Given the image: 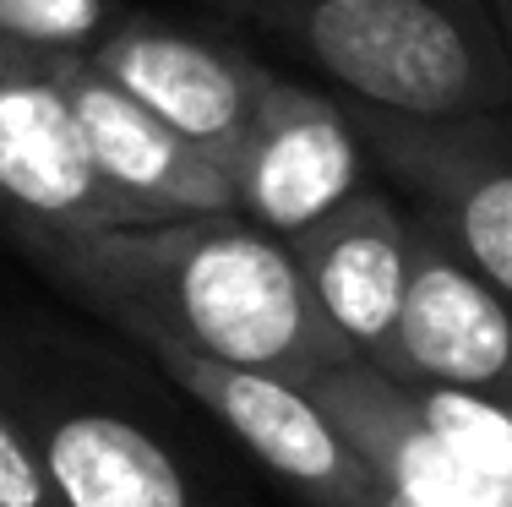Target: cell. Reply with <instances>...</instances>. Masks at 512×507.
<instances>
[{
	"instance_id": "6da1fadb",
	"label": "cell",
	"mask_w": 512,
	"mask_h": 507,
	"mask_svg": "<svg viewBox=\"0 0 512 507\" xmlns=\"http://www.w3.org/2000/svg\"><path fill=\"white\" fill-rule=\"evenodd\" d=\"M6 224L28 262L120 322L137 344L169 338L295 388L338 360H355V349L322 317L289 240L246 224L240 213L115 229Z\"/></svg>"
},
{
	"instance_id": "7a4b0ae2",
	"label": "cell",
	"mask_w": 512,
	"mask_h": 507,
	"mask_svg": "<svg viewBox=\"0 0 512 507\" xmlns=\"http://www.w3.org/2000/svg\"><path fill=\"white\" fill-rule=\"evenodd\" d=\"M349 99L398 115H496L512 50L469 0H240Z\"/></svg>"
},
{
	"instance_id": "3957f363",
	"label": "cell",
	"mask_w": 512,
	"mask_h": 507,
	"mask_svg": "<svg viewBox=\"0 0 512 507\" xmlns=\"http://www.w3.org/2000/svg\"><path fill=\"white\" fill-rule=\"evenodd\" d=\"M365 159L382 164L420 202L474 273L512 300V126L496 115H398L382 104H344Z\"/></svg>"
},
{
	"instance_id": "277c9868",
	"label": "cell",
	"mask_w": 512,
	"mask_h": 507,
	"mask_svg": "<svg viewBox=\"0 0 512 507\" xmlns=\"http://www.w3.org/2000/svg\"><path fill=\"white\" fill-rule=\"evenodd\" d=\"M50 60L109 197L131 213V224L240 213L229 169L186 142L169 120H158L142 99H131L115 77H104L88 50H50Z\"/></svg>"
},
{
	"instance_id": "5b68a950",
	"label": "cell",
	"mask_w": 512,
	"mask_h": 507,
	"mask_svg": "<svg viewBox=\"0 0 512 507\" xmlns=\"http://www.w3.org/2000/svg\"><path fill=\"white\" fill-rule=\"evenodd\" d=\"M0 213L50 229L131 224L93 164L50 50L17 39H0Z\"/></svg>"
},
{
	"instance_id": "8992f818",
	"label": "cell",
	"mask_w": 512,
	"mask_h": 507,
	"mask_svg": "<svg viewBox=\"0 0 512 507\" xmlns=\"http://www.w3.org/2000/svg\"><path fill=\"white\" fill-rule=\"evenodd\" d=\"M153 360L180 382L202 409H213L273 475H284L311 507H365L376 491V469L344 442V431L327 420L306 388L284 377H267L251 366H224L186 344L153 338Z\"/></svg>"
},
{
	"instance_id": "52a82bcc",
	"label": "cell",
	"mask_w": 512,
	"mask_h": 507,
	"mask_svg": "<svg viewBox=\"0 0 512 507\" xmlns=\"http://www.w3.org/2000/svg\"><path fill=\"white\" fill-rule=\"evenodd\" d=\"M224 169L235 180L240 219L295 240L365 186V148L344 104L316 99L300 82L267 71L256 115Z\"/></svg>"
},
{
	"instance_id": "ba28073f",
	"label": "cell",
	"mask_w": 512,
	"mask_h": 507,
	"mask_svg": "<svg viewBox=\"0 0 512 507\" xmlns=\"http://www.w3.org/2000/svg\"><path fill=\"white\" fill-rule=\"evenodd\" d=\"M387 377L404 388L442 382L512 398V300L420 213L409 229V284Z\"/></svg>"
},
{
	"instance_id": "9c48e42d",
	"label": "cell",
	"mask_w": 512,
	"mask_h": 507,
	"mask_svg": "<svg viewBox=\"0 0 512 507\" xmlns=\"http://www.w3.org/2000/svg\"><path fill=\"white\" fill-rule=\"evenodd\" d=\"M88 55L104 77H115L131 99H142L158 120H169L218 164L235 159L267 82V66L148 17L109 28Z\"/></svg>"
},
{
	"instance_id": "30bf717a",
	"label": "cell",
	"mask_w": 512,
	"mask_h": 507,
	"mask_svg": "<svg viewBox=\"0 0 512 507\" xmlns=\"http://www.w3.org/2000/svg\"><path fill=\"white\" fill-rule=\"evenodd\" d=\"M409 229L414 219L404 208H393L382 191L360 186L355 197H344L333 213H322L311 229L289 240L322 317L376 371H387V360H393L409 284Z\"/></svg>"
},
{
	"instance_id": "8fae6325",
	"label": "cell",
	"mask_w": 512,
	"mask_h": 507,
	"mask_svg": "<svg viewBox=\"0 0 512 507\" xmlns=\"http://www.w3.org/2000/svg\"><path fill=\"white\" fill-rule=\"evenodd\" d=\"M306 393L327 409V420L344 431L349 448L376 469V480H387L414 507H512V480L463 464L420 420L409 393L371 360L355 355L316 371Z\"/></svg>"
},
{
	"instance_id": "7c38bea8",
	"label": "cell",
	"mask_w": 512,
	"mask_h": 507,
	"mask_svg": "<svg viewBox=\"0 0 512 507\" xmlns=\"http://www.w3.org/2000/svg\"><path fill=\"white\" fill-rule=\"evenodd\" d=\"M60 507H191V486L142 426L120 415H60L44 431Z\"/></svg>"
},
{
	"instance_id": "4fadbf2b",
	"label": "cell",
	"mask_w": 512,
	"mask_h": 507,
	"mask_svg": "<svg viewBox=\"0 0 512 507\" xmlns=\"http://www.w3.org/2000/svg\"><path fill=\"white\" fill-rule=\"evenodd\" d=\"M404 388V382H398ZM420 420L453 448L463 464L485 469L496 480H512V398L507 393H474V388H442L420 382L404 388Z\"/></svg>"
},
{
	"instance_id": "5bb4252c",
	"label": "cell",
	"mask_w": 512,
	"mask_h": 507,
	"mask_svg": "<svg viewBox=\"0 0 512 507\" xmlns=\"http://www.w3.org/2000/svg\"><path fill=\"white\" fill-rule=\"evenodd\" d=\"M109 0H0V39L33 50H93L104 39Z\"/></svg>"
},
{
	"instance_id": "9a60e30c",
	"label": "cell",
	"mask_w": 512,
	"mask_h": 507,
	"mask_svg": "<svg viewBox=\"0 0 512 507\" xmlns=\"http://www.w3.org/2000/svg\"><path fill=\"white\" fill-rule=\"evenodd\" d=\"M0 507H60L44 453L6 409H0Z\"/></svg>"
},
{
	"instance_id": "2e32d148",
	"label": "cell",
	"mask_w": 512,
	"mask_h": 507,
	"mask_svg": "<svg viewBox=\"0 0 512 507\" xmlns=\"http://www.w3.org/2000/svg\"><path fill=\"white\" fill-rule=\"evenodd\" d=\"M491 22L502 28V39H507V50H512V0H491Z\"/></svg>"
}]
</instances>
